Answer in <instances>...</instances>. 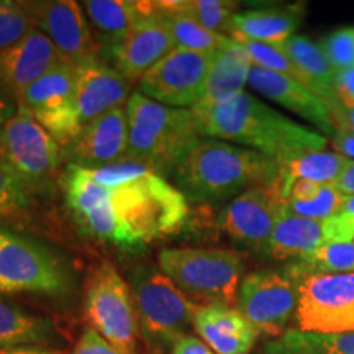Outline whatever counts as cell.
I'll use <instances>...</instances> for the list:
<instances>
[{
    "label": "cell",
    "mask_w": 354,
    "mask_h": 354,
    "mask_svg": "<svg viewBox=\"0 0 354 354\" xmlns=\"http://www.w3.org/2000/svg\"><path fill=\"white\" fill-rule=\"evenodd\" d=\"M192 112L202 138L246 146L279 165L320 151L326 145L320 133L299 125L250 92H241L225 104L196 105Z\"/></svg>",
    "instance_id": "obj_1"
},
{
    "label": "cell",
    "mask_w": 354,
    "mask_h": 354,
    "mask_svg": "<svg viewBox=\"0 0 354 354\" xmlns=\"http://www.w3.org/2000/svg\"><path fill=\"white\" fill-rule=\"evenodd\" d=\"M281 165L253 149L201 138L172 169L169 179L187 202L215 205L256 185H274Z\"/></svg>",
    "instance_id": "obj_2"
},
{
    "label": "cell",
    "mask_w": 354,
    "mask_h": 354,
    "mask_svg": "<svg viewBox=\"0 0 354 354\" xmlns=\"http://www.w3.org/2000/svg\"><path fill=\"white\" fill-rule=\"evenodd\" d=\"M107 189L127 246L176 233L189 216L183 192L140 161L130 176Z\"/></svg>",
    "instance_id": "obj_3"
},
{
    "label": "cell",
    "mask_w": 354,
    "mask_h": 354,
    "mask_svg": "<svg viewBox=\"0 0 354 354\" xmlns=\"http://www.w3.org/2000/svg\"><path fill=\"white\" fill-rule=\"evenodd\" d=\"M127 158L169 177L184 154L202 138L192 109H174L133 92L127 102Z\"/></svg>",
    "instance_id": "obj_4"
},
{
    "label": "cell",
    "mask_w": 354,
    "mask_h": 354,
    "mask_svg": "<svg viewBox=\"0 0 354 354\" xmlns=\"http://www.w3.org/2000/svg\"><path fill=\"white\" fill-rule=\"evenodd\" d=\"M143 342L151 351H166L190 335L194 318L202 307L154 266H138L130 282Z\"/></svg>",
    "instance_id": "obj_5"
},
{
    "label": "cell",
    "mask_w": 354,
    "mask_h": 354,
    "mask_svg": "<svg viewBox=\"0 0 354 354\" xmlns=\"http://www.w3.org/2000/svg\"><path fill=\"white\" fill-rule=\"evenodd\" d=\"M159 269L198 305L236 307L245 272L240 253L225 248H166L158 256Z\"/></svg>",
    "instance_id": "obj_6"
},
{
    "label": "cell",
    "mask_w": 354,
    "mask_h": 354,
    "mask_svg": "<svg viewBox=\"0 0 354 354\" xmlns=\"http://www.w3.org/2000/svg\"><path fill=\"white\" fill-rule=\"evenodd\" d=\"M84 318L122 354H141L138 313L128 282L110 263L88 274L84 289Z\"/></svg>",
    "instance_id": "obj_7"
},
{
    "label": "cell",
    "mask_w": 354,
    "mask_h": 354,
    "mask_svg": "<svg viewBox=\"0 0 354 354\" xmlns=\"http://www.w3.org/2000/svg\"><path fill=\"white\" fill-rule=\"evenodd\" d=\"M0 158L28 190L46 187L59 169L63 148L24 105L0 131Z\"/></svg>",
    "instance_id": "obj_8"
},
{
    "label": "cell",
    "mask_w": 354,
    "mask_h": 354,
    "mask_svg": "<svg viewBox=\"0 0 354 354\" xmlns=\"http://www.w3.org/2000/svg\"><path fill=\"white\" fill-rule=\"evenodd\" d=\"M68 284L63 264L46 248L0 230V294L59 295Z\"/></svg>",
    "instance_id": "obj_9"
},
{
    "label": "cell",
    "mask_w": 354,
    "mask_h": 354,
    "mask_svg": "<svg viewBox=\"0 0 354 354\" xmlns=\"http://www.w3.org/2000/svg\"><path fill=\"white\" fill-rule=\"evenodd\" d=\"M299 282L284 271L261 269L243 277L236 295V308L250 320L259 335L279 338L295 318Z\"/></svg>",
    "instance_id": "obj_10"
},
{
    "label": "cell",
    "mask_w": 354,
    "mask_h": 354,
    "mask_svg": "<svg viewBox=\"0 0 354 354\" xmlns=\"http://www.w3.org/2000/svg\"><path fill=\"white\" fill-rule=\"evenodd\" d=\"M295 323L302 331L354 333V272L302 279Z\"/></svg>",
    "instance_id": "obj_11"
},
{
    "label": "cell",
    "mask_w": 354,
    "mask_h": 354,
    "mask_svg": "<svg viewBox=\"0 0 354 354\" xmlns=\"http://www.w3.org/2000/svg\"><path fill=\"white\" fill-rule=\"evenodd\" d=\"M19 104L55 138L61 148L76 140L82 125L76 102V68L61 63L19 97Z\"/></svg>",
    "instance_id": "obj_12"
},
{
    "label": "cell",
    "mask_w": 354,
    "mask_h": 354,
    "mask_svg": "<svg viewBox=\"0 0 354 354\" xmlns=\"http://www.w3.org/2000/svg\"><path fill=\"white\" fill-rule=\"evenodd\" d=\"M215 53L174 50L140 81V92L174 109H194L205 94Z\"/></svg>",
    "instance_id": "obj_13"
},
{
    "label": "cell",
    "mask_w": 354,
    "mask_h": 354,
    "mask_svg": "<svg viewBox=\"0 0 354 354\" xmlns=\"http://www.w3.org/2000/svg\"><path fill=\"white\" fill-rule=\"evenodd\" d=\"M35 28L55 44L63 63L79 66L102 61L91 25L81 3L73 0H41L24 2Z\"/></svg>",
    "instance_id": "obj_14"
},
{
    "label": "cell",
    "mask_w": 354,
    "mask_h": 354,
    "mask_svg": "<svg viewBox=\"0 0 354 354\" xmlns=\"http://www.w3.org/2000/svg\"><path fill=\"white\" fill-rule=\"evenodd\" d=\"M284 210L276 185H256L221 209L218 227L233 241L263 253Z\"/></svg>",
    "instance_id": "obj_15"
},
{
    "label": "cell",
    "mask_w": 354,
    "mask_h": 354,
    "mask_svg": "<svg viewBox=\"0 0 354 354\" xmlns=\"http://www.w3.org/2000/svg\"><path fill=\"white\" fill-rule=\"evenodd\" d=\"M167 28L154 10L153 2H141L140 15L113 57L115 69L131 84L138 82L174 51Z\"/></svg>",
    "instance_id": "obj_16"
},
{
    "label": "cell",
    "mask_w": 354,
    "mask_h": 354,
    "mask_svg": "<svg viewBox=\"0 0 354 354\" xmlns=\"http://www.w3.org/2000/svg\"><path fill=\"white\" fill-rule=\"evenodd\" d=\"M63 156L69 165L84 169H102L127 158L128 115L127 105L115 107L95 118L63 148Z\"/></svg>",
    "instance_id": "obj_17"
},
{
    "label": "cell",
    "mask_w": 354,
    "mask_h": 354,
    "mask_svg": "<svg viewBox=\"0 0 354 354\" xmlns=\"http://www.w3.org/2000/svg\"><path fill=\"white\" fill-rule=\"evenodd\" d=\"M248 86L259 95L297 113L304 120L315 125L323 135H336L333 117L325 102L297 79L253 66L248 77Z\"/></svg>",
    "instance_id": "obj_18"
},
{
    "label": "cell",
    "mask_w": 354,
    "mask_h": 354,
    "mask_svg": "<svg viewBox=\"0 0 354 354\" xmlns=\"http://www.w3.org/2000/svg\"><path fill=\"white\" fill-rule=\"evenodd\" d=\"M131 82L104 61H92L76 68V102L81 125L86 127L95 118L115 107L127 105Z\"/></svg>",
    "instance_id": "obj_19"
},
{
    "label": "cell",
    "mask_w": 354,
    "mask_h": 354,
    "mask_svg": "<svg viewBox=\"0 0 354 354\" xmlns=\"http://www.w3.org/2000/svg\"><path fill=\"white\" fill-rule=\"evenodd\" d=\"M198 338L216 354H250L258 342V330L233 305H202L194 318Z\"/></svg>",
    "instance_id": "obj_20"
},
{
    "label": "cell",
    "mask_w": 354,
    "mask_h": 354,
    "mask_svg": "<svg viewBox=\"0 0 354 354\" xmlns=\"http://www.w3.org/2000/svg\"><path fill=\"white\" fill-rule=\"evenodd\" d=\"M61 63L51 39L35 28L24 41L0 55V82L19 100L33 82Z\"/></svg>",
    "instance_id": "obj_21"
},
{
    "label": "cell",
    "mask_w": 354,
    "mask_h": 354,
    "mask_svg": "<svg viewBox=\"0 0 354 354\" xmlns=\"http://www.w3.org/2000/svg\"><path fill=\"white\" fill-rule=\"evenodd\" d=\"M281 48L287 53L292 64L297 69L300 82L325 102L333 117L335 127L338 128L343 122V104L336 92V73L322 46L310 41L308 38L294 35L282 43Z\"/></svg>",
    "instance_id": "obj_22"
},
{
    "label": "cell",
    "mask_w": 354,
    "mask_h": 354,
    "mask_svg": "<svg viewBox=\"0 0 354 354\" xmlns=\"http://www.w3.org/2000/svg\"><path fill=\"white\" fill-rule=\"evenodd\" d=\"M326 243H331L328 218H305L286 209L263 254L274 261H297Z\"/></svg>",
    "instance_id": "obj_23"
},
{
    "label": "cell",
    "mask_w": 354,
    "mask_h": 354,
    "mask_svg": "<svg viewBox=\"0 0 354 354\" xmlns=\"http://www.w3.org/2000/svg\"><path fill=\"white\" fill-rule=\"evenodd\" d=\"M140 6L141 2L127 0H87L81 3L99 46L100 57L105 56L113 61L133 24L138 19Z\"/></svg>",
    "instance_id": "obj_24"
},
{
    "label": "cell",
    "mask_w": 354,
    "mask_h": 354,
    "mask_svg": "<svg viewBox=\"0 0 354 354\" xmlns=\"http://www.w3.org/2000/svg\"><path fill=\"white\" fill-rule=\"evenodd\" d=\"M302 21V8L268 7L236 12L233 17L232 38L268 44H282L294 37Z\"/></svg>",
    "instance_id": "obj_25"
},
{
    "label": "cell",
    "mask_w": 354,
    "mask_h": 354,
    "mask_svg": "<svg viewBox=\"0 0 354 354\" xmlns=\"http://www.w3.org/2000/svg\"><path fill=\"white\" fill-rule=\"evenodd\" d=\"M251 63L245 48L233 39L223 50L216 51L212 63L205 94L198 105H218L245 92L243 88L250 77Z\"/></svg>",
    "instance_id": "obj_26"
},
{
    "label": "cell",
    "mask_w": 354,
    "mask_h": 354,
    "mask_svg": "<svg viewBox=\"0 0 354 354\" xmlns=\"http://www.w3.org/2000/svg\"><path fill=\"white\" fill-rule=\"evenodd\" d=\"M56 339L51 322L0 297V353L25 346H48Z\"/></svg>",
    "instance_id": "obj_27"
},
{
    "label": "cell",
    "mask_w": 354,
    "mask_h": 354,
    "mask_svg": "<svg viewBox=\"0 0 354 354\" xmlns=\"http://www.w3.org/2000/svg\"><path fill=\"white\" fill-rule=\"evenodd\" d=\"M154 10L169 32L176 50L216 53L227 48L233 38L225 37L203 28L196 20L185 13L176 10L171 0L167 2H153Z\"/></svg>",
    "instance_id": "obj_28"
},
{
    "label": "cell",
    "mask_w": 354,
    "mask_h": 354,
    "mask_svg": "<svg viewBox=\"0 0 354 354\" xmlns=\"http://www.w3.org/2000/svg\"><path fill=\"white\" fill-rule=\"evenodd\" d=\"M261 354H354V333L287 330L266 343Z\"/></svg>",
    "instance_id": "obj_29"
},
{
    "label": "cell",
    "mask_w": 354,
    "mask_h": 354,
    "mask_svg": "<svg viewBox=\"0 0 354 354\" xmlns=\"http://www.w3.org/2000/svg\"><path fill=\"white\" fill-rule=\"evenodd\" d=\"M349 159L339 153L312 151L300 154L281 165V179L307 180L320 185H333L346 167Z\"/></svg>",
    "instance_id": "obj_30"
},
{
    "label": "cell",
    "mask_w": 354,
    "mask_h": 354,
    "mask_svg": "<svg viewBox=\"0 0 354 354\" xmlns=\"http://www.w3.org/2000/svg\"><path fill=\"white\" fill-rule=\"evenodd\" d=\"M287 271L300 282L315 274H348L354 272V241L326 243L287 266Z\"/></svg>",
    "instance_id": "obj_31"
},
{
    "label": "cell",
    "mask_w": 354,
    "mask_h": 354,
    "mask_svg": "<svg viewBox=\"0 0 354 354\" xmlns=\"http://www.w3.org/2000/svg\"><path fill=\"white\" fill-rule=\"evenodd\" d=\"M176 10L185 13L203 28L232 38L233 17L236 15V3L223 0H172ZM227 37V35H225Z\"/></svg>",
    "instance_id": "obj_32"
},
{
    "label": "cell",
    "mask_w": 354,
    "mask_h": 354,
    "mask_svg": "<svg viewBox=\"0 0 354 354\" xmlns=\"http://www.w3.org/2000/svg\"><path fill=\"white\" fill-rule=\"evenodd\" d=\"M33 30L24 2L0 0V55L24 41Z\"/></svg>",
    "instance_id": "obj_33"
},
{
    "label": "cell",
    "mask_w": 354,
    "mask_h": 354,
    "mask_svg": "<svg viewBox=\"0 0 354 354\" xmlns=\"http://www.w3.org/2000/svg\"><path fill=\"white\" fill-rule=\"evenodd\" d=\"M236 41L245 48L251 63H253L256 68L272 71V73L279 74H286V76H290L300 81L297 69L292 64L287 53L281 48V44L250 41V39H236Z\"/></svg>",
    "instance_id": "obj_34"
},
{
    "label": "cell",
    "mask_w": 354,
    "mask_h": 354,
    "mask_svg": "<svg viewBox=\"0 0 354 354\" xmlns=\"http://www.w3.org/2000/svg\"><path fill=\"white\" fill-rule=\"evenodd\" d=\"M30 203V190L0 158V216L19 215Z\"/></svg>",
    "instance_id": "obj_35"
},
{
    "label": "cell",
    "mask_w": 354,
    "mask_h": 354,
    "mask_svg": "<svg viewBox=\"0 0 354 354\" xmlns=\"http://www.w3.org/2000/svg\"><path fill=\"white\" fill-rule=\"evenodd\" d=\"M344 194L339 192L335 185H323L317 197L307 202L286 203V209L292 214L313 220H326L336 215L344 203Z\"/></svg>",
    "instance_id": "obj_36"
},
{
    "label": "cell",
    "mask_w": 354,
    "mask_h": 354,
    "mask_svg": "<svg viewBox=\"0 0 354 354\" xmlns=\"http://www.w3.org/2000/svg\"><path fill=\"white\" fill-rule=\"evenodd\" d=\"M322 50L336 74L354 68V28H342L323 39Z\"/></svg>",
    "instance_id": "obj_37"
},
{
    "label": "cell",
    "mask_w": 354,
    "mask_h": 354,
    "mask_svg": "<svg viewBox=\"0 0 354 354\" xmlns=\"http://www.w3.org/2000/svg\"><path fill=\"white\" fill-rule=\"evenodd\" d=\"M331 243L354 241V196L344 197L343 207L328 218Z\"/></svg>",
    "instance_id": "obj_38"
},
{
    "label": "cell",
    "mask_w": 354,
    "mask_h": 354,
    "mask_svg": "<svg viewBox=\"0 0 354 354\" xmlns=\"http://www.w3.org/2000/svg\"><path fill=\"white\" fill-rule=\"evenodd\" d=\"M73 354H122L91 326L82 330Z\"/></svg>",
    "instance_id": "obj_39"
},
{
    "label": "cell",
    "mask_w": 354,
    "mask_h": 354,
    "mask_svg": "<svg viewBox=\"0 0 354 354\" xmlns=\"http://www.w3.org/2000/svg\"><path fill=\"white\" fill-rule=\"evenodd\" d=\"M169 354H216L198 336L187 335L174 343Z\"/></svg>",
    "instance_id": "obj_40"
},
{
    "label": "cell",
    "mask_w": 354,
    "mask_h": 354,
    "mask_svg": "<svg viewBox=\"0 0 354 354\" xmlns=\"http://www.w3.org/2000/svg\"><path fill=\"white\" fill-rule=\"evenodd\" d=\"M19 110V100L12 94L8 88L0 82V131L6 127V123L10 120L13 115Z\"/></svg>",
    "instance_id": "obj_41"
},
{
    "label": "cell",
    "mask_w": 354,
    "mask_h": 354,
    "mask_svg": "<svg viewBox=\"0 0 354 354\" xmlns=\"http://www.w3.org/2000/svg\"><path fill=\"white\" fill-rule=\"evenodd\" d=\"M336 92L342 102L354 104V68L336 74Z\"/></svg>",
    "instance_id": "obj_42"
},
{
    "label": "cell",
    "mask_w": 354,
    "mask_h": 354,
    "mask_svg": "<svg viewBox=\"0 0 354 354\" xmlns=\"http://www.w3.org/2000/svg\"><path fill=\"white\" fill-rule=\"evenodd\" d=\"M333 145L338 149L339 154L344 158H353L354 159V133L351 131H338L333 136Z\"/></svg>",
    "instance_id": "obj_43"
},
{
    "label": "cell",
    "mask_w": 354,
    "mask_h": 354,
    "mask_svg": "<svg viewBox=\"0 0 354 354\" xmlns=\"http://www.w3.org/2000/svg\"><path fill=\"white\" fill-rule=\"evenodd\" d=\"M333 185L344 196H354V161H348L342 176Z\"/></svg>",
    "instance_id": "obj_44"
},
{
    "label": "cell",
    "mask_w": 354,
    "mask_h": 354,
    "mask_svg": "<svg viewBox=\"0 0 354 354\" xmlns=\"http://www.w3.org/2000/svg\"><path fill=\"white\" fill-rule=\"evenodd\" d=\"M0 354H63L57 349H50L44 346H25V348H15V349H7Z\"/></svg>",
    "instance_id": "obj_45"
},
{
    "label": "cell",
    "mask_w": 354,
    "mask_h": 354,
    "mask_svg": "<svg viewBox=\"0 0 354 354\" xmlns=\"http://www.w3.org/2000/svg\"><path fill=\"white\" fill-rule=\"evenodd\" d=\"M342 104H343V128L338 131L346 130V131L354 133V104H351V102H342Z\"/></svg>",
    "instance_id": "obj_46"
}]
</instances>
